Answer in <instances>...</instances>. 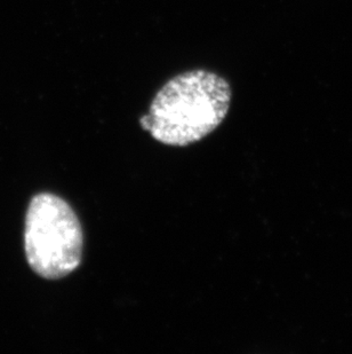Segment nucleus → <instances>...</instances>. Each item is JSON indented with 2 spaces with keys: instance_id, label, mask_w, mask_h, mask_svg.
Returning <instances> with one entry per match:
<instances>
[{
  "instance_id": "2",
  "label": "nucleus",
  "mask_w": 352,
  "mask_h": 354,
  "mask_svg": "<svg viewBox=\"0 0 352 354\" xmlns=\"http://www.w3.org/2000/svg\"><path fill=\"white\" fill-rule=\"evenodd\" d=\"M83 248L81 225L70 205L57 195H36L29 204L24 231L30 268L43 279H62L78 268Z\"/></svg>"
},
{
  "instance_id": "1",
  "label": "nucleus",
  "mask_w": 352,
  "mask_h": 354,
  "mask_svg": "<svg viewBox=\"0 0 352 354\" xmlns=\"http://www.w3.org/2000/svg\"><path fill=\"white\" fill-rule=\"evenodd\" d=\"M230 102L231 88L224 78L202 69L188 71L160 88L141 127L162 144L183 147L215 130Z\"/></svg>"
}]
</instances>
